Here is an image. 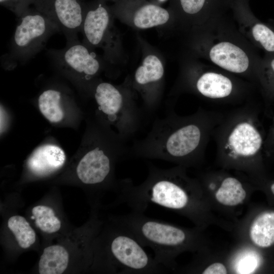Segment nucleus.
Here are the masks:
<instances>
[{
  "label": "nucleus",
  "instance_id": "29",
  "mask_svg": "<svg viewBox=\"0 0 274 274\" xmlns=\"http://www.w3.org/2000/svg\"><path fill=\"white\" fill-rule=\"evenodd\" d=\"M264 146L266 150H272L273 147H274V127L271 129L270 136L268 137L266 143L264 144Z\"/></svg>",
  "mask_w": 274,
  "mask_h": 274
},
{
  "label": "nucleus",
  "instance_id": "17",
  "mask_svg": "<svg viewBox=\"0 0 274 274\" xmlns=\"http://www.w3.org/2000/svg\"><path fill=\"white\" fill-rule=\"evenodd\" d=\"M69 254L66 249L59 245L46 247L39 262L40 274H61L66 269Z\"/></svg>",
  "mask_w": 274,
  "mask_h": 274
},
{
  "label": "nucleus",
  "instance_id": "19",
  "mask_svg": "<svg viewBox=\"0 0 274 274\" xmlns=\"http://www.w3.org/2000/svg\"><path fill=\"white\" fill-rule=\"evenodd\" d=\"M247 192L242 182L231 176L222 177L215 193L217 200L226 206H235L245 199Z\"/></svg>",
  "mask_w": 274,
  "mask_h": 274
},
{
  "label": "nucleus",
  "instance_id": "32",
  "mask_svg": "<svg viewBox=\"0 0 274 274\" xmlns=\"http://www.w3.org/2000/svg\"><path fill=\"white\" fill-rule=\"evenodd\" d=\"M100 1H103V2H106L107 1H112L114 3H115V2H117V1H118L119 0H100Z\"/></svg>",
  "mask_w": 274,
  "mask_h": 274
},
{
  "label": "nucleus",
  "instance_id": "15",
  "mask_svg": "<svg viewBox=\"0 0 274 274\" xmlns=\"http://www.w3.org/2000/svg\"><path fill=\"white\" fill-rule=\"evenodd\" d=\"M66 160L64 151L53 145H45L36 149L27 160V165L35 176L45 177L61 168Z\"/></svg>",
  "mask_w": 274,
  "mask_h": 274
},
{
  "label": "nucleus",
  "instance_id": "2",
  "mask_svg": "<svg viewBox=\"0 0 274 274\" xmlns=\"http://www.w3.org/2000/svg\"><path fill=\"white\" fill-rule=\"evenodd\" d=\"M148 168L147 177L140 185H134L129 179L119 182L120 203L142 213L151 203L176 211L183 212L190 208V194L196 185L187 177L184 166L163 169L148 162Z\"/></svg>",
  "mask_w": 274,
  "mask_h": 274
},
{
  "label": "nucleus",
  "instance_id": "6",
  "mask_svg": "<svg viewBox=\"0 0 274 274\" xmlns=\"http://www.w3.org/2000/svg\"><path fill=\"white\" fill-rule=\"evenodd\" d=\"M18 18L9 50L2 59V63L9 69L33 58L52 35L60 31L55 23L35 8H29Z\"/></svg>",
  "mask_w": 274,
  "mask_h": 274
},
{
  "label": "nucleus",
  "instance_id": "14",
  "mask_svg": "<svg viewBox=\"0 0 274 274\" xmlns=\"http://www.w3.org/2000/svg\"><path fill=\"white\" fill-rule=\"evenodd\" d=\"M186 85L198 95L214 100H231L235 93V85L228 77L207 72L187 79Z\"/></svg>",
  "mask_w": 274,
  "mask_h": 274
},
{
  "label": "nucleus",
  "instance_id": "5",
  "mask_svg": "<svg viewBox=\"0 0 274 274\" xmlns=\"http://www.w3.org/2000/svg\"><path fill=\"white\" fill-rule=\"evenodd\" d=\"M93 95L102 118L115 126L118 133L126 141L141 129L145 117H148L139 105L138 96L128 77L120 85L103 81L95 83Z\"/></svg>",
  "mask_w": 274,
  "mask_h": 274
},
{
  "label": "nucleus",
  "instance_id": "4",
  "mask_svg": "<svg viewBox=\"0 0 274 274\" xmlns=\"http://www.w3.org/2000/svg\"><path fill=\"white\" fill-rule=\"evenodd\" d=\"M118 226L131 234L145 247L151 248L154 259L165 269L172 268L174 257L188 245L187 231L165 222L132 211L115 219Z\"/></svg>",
  "mask_w": 274,
  "mask_h": 274
},
{
  "label": "nucleus",
  "instance_id": "31",
  "mask_svg": "<svg viewBox=\"0 0 274 274\" xmlns=\"http://www.w3.org/2000/svg\"><path fill=\"white\" fill-rule=\"evenodd\" d=\"M270 190L272 193L274 194V183H272L270 186Z\"/></svg>",
  "mask_w": 274,
  "mask_h": 274
},
{
  "label": "nucleus",
  "instance_id": "8",
  "mask_svg": "<svg viewBox=\"0 0 274 274\" xmlns=\"http://www.w3.org/2000/svg\"><path fill=\"white\" fill-rule=\"evenodd\" d=\"M107 251L109 254V264L114 271L124 274L166 271L131 234L119 226L111 234Z\"/></svg>",
  "mask_w": 274,
  "mask_h": 274
},
{
  "label": "nucleus",
  "instance_id": "12",
  "mask_svg": "<svg viewBox=\"0 0 274 274\" xmlns=\"http://www.w3.org/2000/svg\"><path fill=\"white\" fill-rule=\"evenodd\" d=\"M110 7L115 18L138 29L165 26L172 16L169 9L147 0H119Z\"/></svg>",
  "mask_w": 274,
  "mask_h": 274
},
{
  "label": "nucleus",
  "instance_id": "28",
  "mask_svg": "<svg viewBox=\"0 0 274 274\" xmlns=\"http://www.w3.org/2000/svg\"><path fill=\"white\" fill-rule=\"evenodd\" d=\"M202 273L203 274H226L227 271L223 264L215 262L207 267Z\"/></svg>",
  "mask_w": 274,
  "mask_h": 274
},
{
  "label": "nucleus",
  "instance_id": "20",
  "mask_svg": "<svg viewBox=\"0 0 274 274\" xmlns=\"http://www.w3.org/2000/svg\"><path fill=\"white\" fill-rule=\"evenodd\" d=\"M61 92L55 89L44 90L38 98V106L42 114L50 122L58 123L64 117L60 104Z\"/></svg>",
  "mask_w": 274,
  "mask_h": 274
},
{
  "label": "nucleus",
  "instance_id": "11",
  "mask_svg": "<svg viewBox=\"0 0 274 274\" xmlns=\"http://www.w3.org/2000/svg\"><path fill=\"white\" fill-rule=\"evenodd\" d=\"M47 53L57 68L80 81H92L103 68L102 60L79 39L66 42L64 48L50 49Z\"/></svg>",
  "mask_w": 274,
  "mask_h": 274
},
{
  "label": "nucleus",
  "instance_id": "10",
  "mask_svg": "<svg viewBox=\"0 0 274 274\" xmlns=\"http://www.w3.org/2000/svg\"><path fill=\"white\" fill-rule=\"evenodd\" d=\"M165 68L160 57L150 51L143 56L141 63L132 76H128L131 86L142 101L148 117L159 107L164 90Z\"/></svg>",
  "mask_w": 274,
  "mask_h": 274
},
{
  "label": "nucleus",
  "instance_id": "7",
  "mask_svg": "<svg viewBox=\"0 0 274 274\" xmlns=\"http://www.w3.org/2000/svg\"><path fill=\"white\" fill-rule=\"evenodd\" d=\"M115 18L106 2H86L81 32L83 43L92 50L100 48L105 60L116 64L124 61V51L120 32L114 24Z\"/></svg>",
  "mask_w": 274,
  "mask_h": 274
},
{
  "label": "nucleus",
  "instance_id": "24",
  "mask_svg": "<svg viewBox=\"0 0 274 274\" xmlns=\"http://www.w3.org/2000/svg\"><path fill=\"white\" fill-rule=\"evenodd\" d=\"M255 40L267 52L274 53V31L264 24L256 23L252 28Z\"/></svg>",
  "mask_w": 274,
  "mask_h": 274
},
{
  "label": "nucleus",
  "instance_id": "9",
  "mask_svg": "<svg viewBox=\"0 0 274 274\" xmlns=\"http://www.w3.org/2000/svg\"><path fill=\"white\" fill-rule=\"evenodd\" d=\"M119 136L107 147L100 143L87 151L76 168L79 180L84 184L99 186L111 179L114 163L118 159L129 157V146Z\"/></svg>",
  "mask_w": 274,
  "mask_h": 274
},
{
  "label": "nucleus",
  "instance_id": "13",
  "mask_svg": "<svg viewBox=\"0 0 274 274\" xmlns=\"http://www.w3.org/2000/svg\"><path fill=\"white\" fill-rule=\"evenodd\" d=\"M85 3L82 0H35L33 5L57 25L66 42H70L79 39Z\"/></svg>",
  "mask_w": 274,
  "mask_h": 274
},
{
  "label": "nucleus",
  "instance_id": "18",
  "mask_svg": "<svg viewBox=\"0 0 274 274\" xmlns=\"http://www.w3.org/2000/svg\"><path fill=\"white\" fill-rule=\"evenodd\" d=\"M250 237L260 248H268L274 244V212L268 211L258 215L252 223Z\"/></svg>",
  "mask_w": 274,
  "mask_h": 274
},
{
  "label": "nucleus",
  "instance_id": "22",
  "mask_svg": "<svg viewBox=\"0 0 274 274\" xmlns=\"http://www.w3.org/2000/svg\"><path fill=\"white\" fill-rule=\"evenodd\" d=\"M31 213V219L35 220L36 226L41 231L53 233L60 229L61 222L51 208L44 205L37 206L32 208Z\"/></svg>",
  "mask_w": 274,
  "mask_h": 274
},
{
  "label": "nucleus",
  "instance_id": "3",
  "mask_svg": "<svg viewBox=\"0 0 274 274\" xmlns=\"http://www.w3.org/2000/svg\"><path fill=\"white\" fill-rule=\"evenodd\" d=\"M212 137L219 161L235 167H252L260 159L264 146L257 112L251 106L226 113Z\"/></svg>",
  "mask_w": 274,
  "mask_h": 274
},
{
  "label": "nucleus",
  "instance_id": "16",
  "mask_svg": "<svg viewBox=\"0 0 274 274\" xmlns=\"http://www.w3.org/2000/svg\"><path fill=\"white\" fill-rule=\"evenodd\" d=\"M210 57L216 64L234 73H244L249 67L246 53L229 42H221L214 46L210 50Z\"/></svg>",
  "mask_w": 274,
  "mask_h": 274
},
{
  "label": "nucleus",
  "instance_id": "1",
  "mask_svg": "<svg viewBox=\"0 0 274 274\" xmlns=\"http://www.w3.org/2000/svg\"><path fill=\"white\" fill-rule=\"evenodd\" d=\"M174 105L167 103L164 116L156 117L147 135L129 146V157L161 159L184 167L202 159L226 113L199 107L192 114L181 116Z\"/></svg>",
  "mask_w": 274,
  "mask_h": 274
},
{
  "label": "nucleus",
  "instance_id": "30",
  "mask_svg": "<svg viewBox=\"0 0 274 274\" xmlns=\"http://www.w3.org/2000/svg\"><path fill=\"white\" fill-rule=\"evenodd\" d=\"M167 1V0H151V2L157 5H161V4L164 3Z\"/></svg>",
  "mask_w": 274,
  "mask_h": 274
},
{
  "label": "nucleus",
  "instance_id": "27",
  "mask_svg": "<svg viewBox=\"0 0 274 274\" xmlns=\"http://www.w3.org/2000/svg\"><path fill=\"white\" fill-rule=\"evenodd\" d=\"M262 78L269 94L274 95V57L266 62Z\"/></svg>",
  "mask_w": 274,
  "mask_h": 274
},
{
  "label": "nucleus",
  "instance_id": "23",
  "mask_svg": "<svg viewBox=\"0 0 274 274\" xmlns=\"http://www.w3.org/2000/svg\"><path fill=\"white\" fill-rule=\"evenodd\" d=\"M207 3L208 0H172L169 10L172 15L178 12L194 16L203 12Z\"/></svg>",
  "mask_w": 274,
  "mask_h": 274
},
{
  "label": "nucleus",
  "instance_id": "25",
  "mask_svg": "<svg viewBox=\"0 0 274 274\" xmlns=\"http://www.w3.org/2000/svg\"><path fill=\"white\" fill-rule=\"evenodd\" d=\"M259 256L254 252H247L238 257L235 265L237 273H251L259 266Z\"/></svg>",
  "mask_w": 274,
  "mask_h": 274
},
{
  "label": "nucleus",
  "instance_id": "26",
  "mask_svg": "<svg viewBox=\"0 0 274 274\" xmlns=\"http://www.w3.org/2000/svg\"><path fill=\"white\" fill-rule=\"evenodd\" d=\"M34 2L35 0H0V4L19 18Z\"/></svg>",
  "mask_w": 274,
  "mask_h": 274
},
{
  "label": "nucleus",
  "instance_id": "21",
  "mask_svg": "<svg viewBox=\"0 0 274 274\" xmlns=\"http://www.w3.org/2000/svg\"><path fill=\"white\" fill-rule=\"evenodd\" d=\"M7 225L21 248L27 249L35 243V231L24 217L13 216L9 219Z\"/></svg>",
  "mask_w": 274,
  "mask_h": 274
}]
</instances>
